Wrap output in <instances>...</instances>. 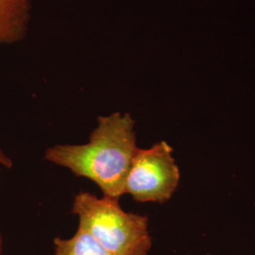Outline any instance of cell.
Returning a JSON list of instances; mask_svg holds the SVG:
<instances>
[{
  "label": "cell",
  "instance_id": "2",
  "mask_svg": "<svg viewBox=\"0 0 255 255\" xmlns=\"http://www.w3.org/2000/svg\"><path fill=\"white\" fill-rule=\"evenodd\" d=\"M72 213L79 218V228L112 255H148L152 246L148 218L125 212L119 199L80 192L74 198Z\"/></svg>",
  "mask_w": 255,
  "mask_h": 255
},
{
  "label": "cell",
  "instance_id": "1",
  "mask_svg": "<svg viewBox=\"0 0 255 255\" xmlns=\"http://www.w3.org/2000/svg\"><path fill=\"white\" fill-rule=\"evenodd\" d=\"M135 121L129 114L99 117L98 127L83 145H55L46 149V161L69 169L77 177L97 183L105 197L120 199L136 152Z\"/></svg>",
  "mask_w": 255,
  "mask_h": 255
},
{
  "label": "cell",
  "instance_id": "6",
  "mask_svg": "<svg viewBox=\"0 0 255 255\" xmlns=\"http://www.w3.org/2000/svg\"><path fill=\"white\" fill-rule=\"evenodd\" d=\"M0 164L4 165L7 168H10L12 165L11 160L1 149H0ZM2 253H3V237L0 233V255H2Z\"/></svg>",
  "mask_w": 255,
  "mask_h": 255
},
{
  "label": "cell",
  "instance_id": "7",
  "mask_svg": "<svg viewBox=\"0 0 255 255\" xmlns=\"http://www.w3.org/2000/svg\"><path fill=\"white\" fill-rule=\"evenodd\" d=\"M211 255V254H207V255Z\"/></svg>",
  "mask_w": 255,
  "mask_h": 255
},
{
  "label": "cell",
  "instance_id": "5",
  "mask_svg": "<svg viewBox=\"0 0 255 255\" xmlns=\"http://www.w3.org/2000/svg\"><path fill=\"white\" fill-rule=\"evenodd\" d=\"M54 246L55 255H113L80 228L71 238L56 237Z\"/></svg>",
  "mask_w": 255,
  "mask_h": 255
},
{
  "label": "cell",
  "instance_id": "4",
  "mask_svg": "<svg viewBox=\"0 0 255 255\" xmlns=\"http://www.w3.org/2000/svg\"><path fill=\"white\" fill-rule=\"evenodd\" d=\"M33 0H0V46L13 45L27 35Z\"/></svg>",
  "mask_w": 255,
  "mask_h": 255
},
{
  "label": "cell",
  "instance_id": "3",
  "mask_svg": "<svg viewBox=\"0 0 255 255\" xmlns=\"http://www.w3.org/2000/svg\"><path fill=\"white\" fill-rule=\"evenodd\" d=\"M173 148L165 141L148 148H137L125 181L124 194L139 202L164 203L170 200L180 182V169Z\"/></svg>",
  "mask_w": 255,
  "mask_h": 255
}]
</instances>
